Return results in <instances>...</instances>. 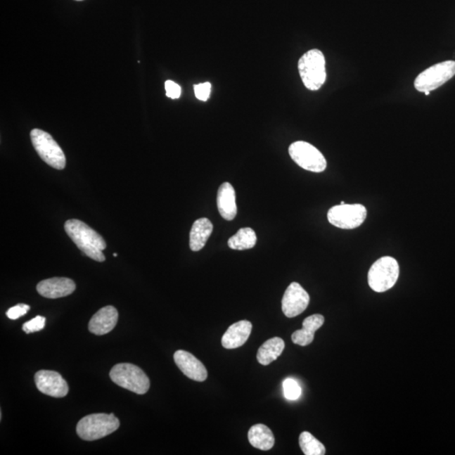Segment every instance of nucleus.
Segmentation results:
<instances>
[{
	"instance_id": "nucleus-4",
	"label": "nucleus",
	"mask_w": 455,
	"mask_h": 455,
	"mask_svg": "<svg viewBox=\"0 0 455 455\" xmlns=\"http://www.w3.org/2000/svg\"><path fill=\"white\" fill-rule=\"evenodd\" d=\"M110 380L118 386L138 395L146 394L150 381L141 369L132 364H118L110 372Z\"/></svg>"
},
{
	"instance_id": "nucleus-18",
	"label": "nucleus",
	"mask_w": 455,
	"mask_h": 455,
	"mask_svg": "<svg viewBox=\"0 0 455 455\" xmlns=\"http://www.w3.org/2000/svg\"><path fill=\"white\" fill-rule=\"evenodd\" d=\"M212 229L214 226L208 219L202 218L195 221L190 232V248L193 252H198L204 248L212 235Z\"/></svg>"
},
{
	"instance_id": "nucleus-1",
	"label": "nucleus",
	"mask_w": 455,
	"mask_h": 455,
	"mask_svg": "<svg viewBox=\"0 0 455 455\" xmlns=\"http://www.w3.org/2000/svg\"><path fill=\"white\" fill-rule=\"evenodd\" d=\"M65 231L77 248L88 257L96 262L105 260L103 250L106 243L103 238L86 224L78 219H70L65 224Z\"/></svg>"
},
{
	"instance_id": "nucleus-30",
	"label": "nucleus",
	"mask_w": 455,
	"mask_h": 455,
	"mask_svg": "<svg viewBox=\"0 0 455 455\" xmlns=\"http://www.w3.org/2000/svg\"><path fill=\"white\" fill-rule=\"evenodd\" d=\"M113 256H114L115 257H117V255L116 253H114Z\"/></svg>"
},
{
	"instance_id": "nucleus-25",
	"label": "nucleus",
	"mask_w": 455,
	"mask_h": 455,
	"mask_svg": "<svg viewBox=\"0 0 455 455\" xmlns=\"http://www.w3.org/2000/svg\"><path fill=\"white\" fill-rule=\"evenodd\" d=\"M30 309L31 307L27 305L19 304L14 306V307L8 309L6 312V316L11 320H17V319L25 316L29 312Z\"/></svg>"
},
{
	"instance_id": "nucleus-14",
	"label": "nucleus",
	"mask_w": 455,
	"mask_h": 455,
	"mask_svg": "<svg viewBox=\"0 0 455 455\" xmlns=\"http://www.w3.org/2000/svg\"><path fill=\"white\" fill-rule=\"evenodd\" d=\"M117 309L113 306H105L94 314L89 323V331L96 335L108 334L117 326Z\"/></svg>"
},
{
	"instance_id": "nucleus-10",
	"label": "nucleus",
	"mask_w": 455,
	"mask_h": 455,
	"mask_svg": "<svg viewBox=\"0 0 455 455\" xmlns=\"http://www.w3.org/2000/svg\"><path fill=\"white\" fill-rule=\"evenodd\" d=\"M37 388L42 394L55 398L66 397L69 385L60 373L51 370H40L35 374Z\"/></svg>"
},
{
	"instance_id": "nucleus-19",
	"label": "nucleus",
	"mask_w": 455,
	"mask_h": 455,
	"mask_svg": "<svg viewBox=\"0 0 455 455\" xmlns=\"http://www.w3.org/2000/svg\"><path fill=\"white\" fill-rule=\"evenodd\" d=\"M250 444L254 448L267 451L274 447L275 439L273 432L264 424L254 425L248 432Z\"/></svg>"
},
{
	"instance_id": "nucleus-6",
	"label": "nucleus",
	"mask_w": 455,
	"mask_h": 455,
	"mask_svg": "<svg viewBox=\"0 0 455 455\" xmlns=\"http://www.w3.org/2000/svg\"><path fill=\"white\" fill-rule=\"evenodd\" d=\"M31 139L34 148L41 159L51 167L63 169L66 167V157L60 146L46 132L33 129Z\"/></svg>"
},
{
	"instance_id": "nucleus-29",
	"label": "nucleus",
	"mask_w": 455,
	"mask_h": 455,
	"mask_svg": "<svg viewBox=\"0 0 455 455\" xmlns=\"http://www.w3.org/2000/svg\"><path fill=\"white\" fill-rule=\"evenodd\" d=\"M344 204H346V203H345V202L342 201V202H341V205H344Z\"/></svg>"
},
{
	"instance_id": "nucleus-2",
	"label": "nucleus",
	"mask_w": 455,
	"mask_h": 455,
	"mask_svg": "<svg viewBox=\"0 0 455 455\" xmlns=\"http://www.w3.org/2000/svg\"><path fill=\"white\" fill-rule=\"evenodd\" d=\"M305 86L310 91L320 90L326 79V59L321 51L312 49L305 53L297 63Z\"/></svg>"
},
{
	"instance_id": "nucleus-21",
	"label": "nucleus",
	"mask_w": 455,
	"mask_h": 455,
	"mask_svg": "<svg viewBox=\"0 0 455 455\" xmlns=\"http://www.w3.org/2000/svg\"><path fill=\"white\" fill-rule=\"evenodd\" d=\"M257 235L252 228H242L236 235L229 238V248L232 250H244L254 248L257 244Z\"/></svg>"
},
{
	"instance_id": "nucleus-31",
	"label": "nucleus",
	"mask_w": 455,
	"mask_h": 455,
	"mask_svg": "<svg viewBox=\"0 0 455 455\" xmlns=\"http://www.w3.org/2000/svg\"><path fill=\"white\" fill-rule=\"evenodd\" d=\"M75 1H83V0H75Z\"/></svg>"
},
{
	"instance_id": "nucleus-7",
	"label": "nucleus",
	"mask_w": 455,
	"mask_h": 455,
	"mask_svg": "<svg viewBox=\"0 0 455 455\" xmlns=\"http://www.w3.org/2000/svg\"><path fill=\"white\" fill-rule=\"evenodd\" d=\"M455 75V62L437 63L424 70L416 78L414 86L419 92L432 91L443 86Z\"/></svg>"
},
{
	"instance_id": "nucleus-23",
	"label": "nucleus",
	"mask_w": 455,
	"mask_h": 455,
	"mask_svg": "<svg viewBox=\"0 0 455 455\" xmlns=\"http://www.w3.org/2000/svg\"><path fill=\"white\" fill-rule=\"evenodd\" d=\"M283 393L285 397L290 401L299 399L302 395V389L297 382L293 378H287L283 381Z\"/></svg>"
},
{
	"instance_id": "nucleus-22",
	"label": "nucleus",
	"mask_w": 455,
	"mask_h": 455,
	"mask_svg": "<svg viewBox=\"0 0 455 455\" xmlns=\"http://www.w3.org/2000/svg\"><path fill=\"white\" fill-rule=\"evenodd\" d=\"M300 446L305 455H324L326 454L325 446L309 432L301 433Z\"/></svg>"
},
{
	"instance_id": "nucleus-12",
	"label": "nucleus",
	"mask_w": 455,
	"mask_h": 455,
	"mask_svg": "<svg viewBox=\"0 0 455 455\" xmlns=\"http://www.w3.org/2000/svg\"><path fill=\"white\" fill-rule=\"evenodd\" d=\"M177 367L191 380L203 382L207 380V371L205 366L190 352L178 350L174 354Z\"/></svg>"
},
{
	"instance_id": "nucleus-20",
	"label": "nucleus",
	"mask_w": 455,
	"mask_h": 455,
	"mask_svg": "<svg viewBox=\"0 0 455 455\" xmlns=\"http://www.w3.org/2000/svg\"><path fill=\"white\" fill-rule=\"evenodd\" d=\"M285 343L282 338H274L263 344L257 352L258 362L262 365H269L278 359L284 350Z\"/></svg>"
},
{
	"instance_id": "nucleus-5",
	"label": "nucleus",
	"mask_w": 455,
	"mask_h": 455,
	"mask_svg": "<svg viewBox=\"0 0 455 455\" xmlns=\"http://www.w3.org/2000/svg\"><path fill=\"white\" fill-rule=\"evenodd\" d=\"M399 274V264L395 258L381 257L370 267L368 275L369 287L377 293L389 290L397 282Z\"/></svg>"
},
{
	"instance_id": "nucleus-27",
	"label": "nucleus",
	"mask_w": 455,
	"mask_h": 455,
	"mask_svg": "<svg viewBox=\"0 0 455 455\" xmlns=\"http://www.w3.org/2000/svg\"><path fill=\"white\" fill-rule=\"evenodd\" d=\"M165 91H167V96L172 99H178L181 95V88L179 84L172 82V80H167L165 83Z\"/></svg>"
},
{
	"instance_id": "nucleus-3",
	"label": "nucleus",
	"mask_w": 455,
	"mask_h": 455,
	"mask_svg": "<svg viewBox=\"0 0 455 455\" xmlns=\"http://www.w3.org/2000/svg\"><path fill=\"white\" fill-rule=\"evenodd\" d=\"M119 427L120 422L113 414H96L84 416L80 420L76 432L83 440L95 441L112 435Z\"/></svg>"
},
{
	"instance_id": "nucleus-8",
	"label": "nucleus",
	"mask_w": 455,
	"mask_h": 455,
	"mask_svg": "<svg viewBox=\"0 0 455 455\" xmlns=\"http://www.w3.org/2000/svg\"><path fill=\"white\" fill-rule=\"evenodd\" d=\"M288 152L292 160L306 171L320 173L326 168L324 155L307 142L297 141L292 143Z\"/></svg>"
},
{
	"instance_id": "nucleus-26",
	"label": "nucleus",
	"mask_w": 455,
	"mask_h": 455,
	"mask_svg": "<svg viewBox=\"0 0 455 455\" xmlns=\"http://www.w3.org/2000/svg\"><path fill=\"white\" fill-rule=\"evenodd\" d=\"M194 92L196 97L198 100L207 101L210 98L211 93V84L208 82L196 84L194 86Z\"/></svg>"
},
{
	"instance_id": "nucleus-9",
	"label": "nucleus",
	"mask_w": 455,
	"mask_h": 455,
	"mask_svg": "<svg viewBox=\"0 0 455 455\" xmlns=\"http://www.w3.org/2000/svg\"><path fill=\"white\" fill-rule=\"evenodd\" d=\"M367 217V210L361 204H344L334 206L327 214L329 222L343 229L358 228Z\"/></svg>"
},
{
	"instance_id": "nucleus-28",
	"label": "nucleus",
	"mask_w": 455,
	"mask_h": 455,
	"mask_svg": "<svg viewBox=\"0 0 455 455\" xmlns=\"http://www.w3.org/2000/svg\"><path fill=\"white\" fill-rule=\"evenodd\" d=\"M430 93H431L430 91H426V92H425V95L429 96V95H430Z\"/></svg>"
},
{
	"instance_id": "nucleus-13",
	"label": "nucleus",
	"mask_w": 455,
	"mask_h": 455,
	"mask_svg": "<svg viewBox=\"0 0 455 455\" xmlns=\"http://www.w3.org/2000/svg\"><path fill=\"white\" fill-rule=\"evenodd\" d=\"M76 285L73 280L67 278H53L41 281L37 284L39 295L48 299H58L72 295Z\"/></svg>"
},
{
	"instance_id": "nucleus-11",
	"label": "nucleus",
	"mask_w": 455,
	"mask_h": 455,
	"mask_svg": "<svg viewBox=\"0 0 455 455\" xmlns=\"http://www.w3.org/2000/svg\"><path fill=\"white\" fill-rule=\"evenodd\" d=\"M309 304V295L300 283H292L286 291L282 300L283 312L288 318L300 316L307 309Z\"/></svg>"
},
{
	"instance_id": "nucleus-15",
	"label": "nucleus",
	"mask_w": 455,
	"mask_h": 455,
	"mask_svg": "<svg viewBox=\"0 0 455 455\" xmlns=\"http://www.w3.org/2000/svg\"><path fill=\"white\" fill-rule=\"evenodd\" d=\"M252 324L248 321H241L229 327L222 338V345L226 350H236L248 342L252 333Z\"/></svg>"
},
{
	"instance_id": "nucleus-16",
	"label": "nucleus",
	"mask_w": 455,
	"mask_h": 455,
	"mask_svg": "<svg viewBox=\"0 0 455 455\" xmlns=\"http://www.w3.org/2000/svg\"><path fill=\"white\" fill-rule=\"evenodd\" d=\"M217 204L221 216L224 219L231 221L237 214L236 191L231 183L224 182L220 186L217 197Z\"/></svg>"
},
{
	"instance_id": "nucleus-24",
	"label": "nucleus",
	"mask_w": 455,
	"mask_h": 455,
	"mask_svg": "<svg viewBox=\"0 0 455 455\" xmlns=\"http://www.w3.org/2000/svg\"><path fill=\"white\" fill-rule=\"evenodd\" d=\"M46 318L41 316H37L32 320L25 322L23 325V331L25 333L30 334L40 331L45 327Z\"/></svg>"
},
{
	"instance_id": "nucleus-17",
	"label": "nucleus",
	"mask_w": 455,
	"mask_h": 455,
	"mask_svg": "<svg viewBox=\"0 0 455 455\" xmlns=\"http://www.w3.org/2000/svg\"><path fill=\"white\" fill-rule=\"evenodd\" d=\"M325 318L321 314H313L303 321V328L292 335V341L302 347L308 346L314 341V333L324 324Z\"/></svg>"
}]
</instances>
